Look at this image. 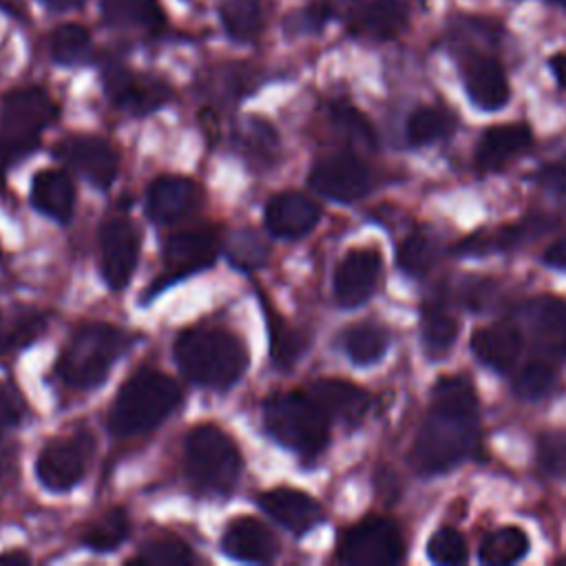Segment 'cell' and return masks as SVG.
<instances>
[{
    "instance_id": "1",
    "label": "cell",
    "mask_w": 566,
    "mask_h": 566,
    "mask_svg": "<svg viewBox=\"0 0 566 566\" xmlns=\"http://www.w3.org/2000/svg\"><path fill=\"white\" fill-rule=\"evenodd\" d=\"M480 438L478 396L464 376H442L431 389V407L411 447L420 475H438L475 453Z\"/></svg>"
},
{
    "instance_id": "2",
    "label": "cell",
    "mask_w": 566,
    "mask_h": 566,
    "mask_svg": "<svg viewBox=\"0 0 566 566\" xmlns=\"http://www.w3.org/2000/svg\"><path fill=\"white\" fill-rule=\"evenodd\" d=\"M179 371L195 385L226 391L248 367L245 345L221 327H190L175 340Z\"/></svg>"
},
{
    "instance_id": "3",
    "label": "cell",
    "mask_w": 566,
    "mask_h": 566,
    "mask_svg": "<svg viewBox=\"0 0 566 566\" xmlns=\"http://www.w3.org/2000/svg\"><path fill=\"white\" fill-rule=\"evenodd\" d=\"M179 385L157 371L139 369L115 396L108 411V427L117 436H137L159 427L181 402Z\"/></svg>"
},
{
    "instance_id": "4",
    "label": "cell",
    "mask_w": 566,
    "mask_h": 566,
    "mask_svg": "<svg viewBox=\"0 0 566 566\" xmlns=\"http://www.w3.org/2000/svg\"><path fill=\"white\" fill-rule=\"evenodd\" d=\"M128 345L130 336L124 329L108 323H86L62 349L55 371L66 387L88 391L106 380Z\"/></svg>"
},
{
    "instance_id": "5",
    "label": "cell",
    "mask_w": 566,
    "mask_h": 566,
    "mask_svg": "<svg viewBox=\"0 0 566 566\" xmlns=\"http://www.w3.org/2000/svg\"><path fill=\"white\" fill-rule=\"evenodd\" d=\"M329 418L305 391L276 394L263 405V424L268 433L285 449L305 460L316 458L329 442Z\"/></svg>"
},
{
    "instance_id": "6",
    "label": "cell",
    "mask_w": 566,
    "mask_h": 566,
    "mask_svg": "<svg viewBox=\"0 0 566 566\" xmlns=\"http://www.w3.org/2000/svg\"><path fill=\"white\" fill-rule=\"evenodd\" d=\"M184 467L201 493H230L241 475V453L232 438L214 424H197L184 440Z\"/></svg>"
},
{
    "instance_id": "7",
    "label": "cell",
    "mask_w": 566,
    "mask_h": 566,
    "mask_svg": "<svg viewBox=\"0 0 566 566\" xmlns=\"http://www.w3.org/2000/svg\"><path fill=\"white\" fill-rule=\"evenodd\" d=\"M57 117V106L46 91L38 86L15 88L4 97L0 117V153L7 161H15L31 153L40 135Z\"/></svg>"
},
{
    "instance_id": "8",
    "label": "cell",
    "mask_w": 566,
    "mask_h": 566,
    "mask_svg": "<svg viewBox=\"0 0 566 566\" xmlns=\"http://www.w3.org/2000/svg\"><path fill=\"white\" fill-rule=\"evenodd\" d=\"M405 555L400 528L387 517H365L338 542V562L347 566H391Z\"/></svg>"
},
{
    "instance_id": "9",
    "label": "cell",
    "mask_w": 566,
    "mask_h": 566,
    "mask_svg": "<svg viewBox=\"0 0 566 566\" xmlns=\"http://www.w3.org/2000/svg\"><path fill=\"white\" fill-rule=\"evenodd\" d=\"M95 451V440L91 431L75 429L69 436L49 440L35 460V473L42 486L62 493L73 489L84 480Z\"/></svg>"
},
{
    "instance_id": "10",
    "label": "cell",
    "mask_w": 566,
    "mask_h": 566,
    "mask_svg": "<svg viewBox=\"0 0 566 566\" xmlns=\"http://www.w3.org/2000/svg\"><path fill=\"white\" fill-rule=\"evenodd\" d=\"M221 250V239L214 230H181L166 239L164 243V274L157 279L155 290L159 292L166 285L177 283L195 272L210 268Z\"/></svg>"
},
{
    "instance_id": "11",
    "label": "cell",
    "mask_w": 566,
    "mask_h": 566,
    "mask_svg": "<svg viewBox=\"0 0 566 566\" xmlns=\"http://www.w3.org/2000/svg\"><path fill=\"white\" fill-rule=\"evenodd\" d=\"M314 192L338 203L363 199L371 188V170L354 153H338L316 161L307 175Z\"/></svg>"
},
{
    "instance_id": "12",
    "label": "cell",
    "mask_w": 566,
    "mask_h": 566,
    "mask_svg": "<svg viewBox=\"0 0 566 566\" xmlns=\"http://www.w3.org/2000/svg\"><path fill=\"white\" fill-rule=\"evenodd\" d=\"M139 232L128 217L113 214L99 230V272L111 290H122L135 274Z\"/></svg>"
},
{
    "instance_id": "13",
    "label": "cell",
    "mask_w": 566,
    "mask_h": 566,
    "mask_svg": "<svg viewBox=\"0 0 566 566\" xmlns=\"http://www.w3.org/2000/svg\"><path fill=\"white\" fill-rule=\"evenodd\" d=\"M53 153L95 188H108L119 172L117 150L95 135H69L57 142Z\"/></svg>"
},
{
    "instance_id": "14",
    "label": "cell",
    "mask_w": 566,
    "mask_h": 566,
    "mask_svg": "<svg viewBox=\"0 0 566 566\" xmlns=\"http://www.w3.org/2000/svg\"><path fill=\"white\" fill-rule=\"evenodd\" d=\"M104 88L117 108L133 115H148L172 97V91L164 80L142 75L124 66H111L104 73Z\"/></svg>"
},
{
    "instance_id": "15",
    "label": "cell",
    "mask_w": 566,
    "mask_h": 566,
    "mask_svg": "<svg viewBox=\"0 0 566 566\" xmlns=\"http://www.w3.org/2000/svg\"><path fill=\"white\" fill-rule=\"evenodd\" d=\"M382 259L374 248L349 250L334 272V296L340 307H358L374 294Z\"/></svg>"
},
{
    "instance_id": "16",
    "label": "cell",
    "mask_w": 566,
    "mask_h": 566,
    "mask_svg": "<svg viewBox=\"0 0 566 566\" xmlns=\"http://www.w3.org/2000/svg\"><path fill=\"white\" fill-rule=\"evenodd\" d=\"M460 77L475 108L500 111L511 97L506 73L493 55L469 53L460 62Z\"/></svg>"
},
{
    "instance_id": "17",
    "label": "cell",
    "mask_w": 566,
    "mask_h": 566,
    "mask_svg": "<svg viewBox=\"0 0 566 566\" xmlns=\"http://www.w3.org/2000/svg\"><path fill=\"white\" fill-rule=\"evenodd\" d=\"M199 203L201 190L188 177L161 175L146 190V214L159 226H170L190 217Z\"/></svg>"
},
{
    "instance_id": "18",
    "label": "cell",
    "mask_w": 566,
    "mask_h": 566,
    "mask_svg": "<svg viewBox=\"0 0 566 566\" xmlns=\"http://www.w3.org/2000/svg\"><path fill=\"white\" fill-rule=\"evenodd\" d=\"M259 506L292 535H305L323 520L321 504L305 491L290 486H276L261 493Z\"/></svg>"
},
{
    "instance_id": "19",
    "label": "cell",
    "mask_w": 566,
    "mask_h": 566,
    "mask_svg": "<svg viewBox=\"0 0 566 566\" xmlns=\"http://www.w3.org/2000/svg\"><path fill=\"white\" fill-rule=\"evenodd\" d=\"M219 546L228 557L250 564H265L279 555L276 535L252 515L234 517L226 526Z\"/></svg>"
},
{
    "instance_id": "20",
    "label": "cell",
    "mask_w": 566,
    "mask_h": 566,
    "mask_svg": "<svg viewBox=\"0 0 566 566\" xmlns=\"http://www.w3.org/2000/svg\"><path fill=\"white\" fill-rule=\"evenodd\" d=\"M321 208L301 192H279L265 206V228L279 239H298L314 230Z\"/></svg>"
},
{
    "instance_id": "21",
    "label": "cell",
    "mask_w": 566,
    "mask_h": 566,
    "mask_svg": "<svg viewBox=\"0 0 566 566\" xmlns=\"http://www.w3.org/2000/svg\"><path fill=\"white\" fill-rule=\"evenodd\" d=\"M307 394L329 420L343 424H358L371 405V396L363 387L340 378H318L307 387Z\"/></svg>"
},
{
    "instance_id": "22",
    "label": "cell",
    "mask_w": 566,
    "mask_h": 566,
    "mask_svg": "<svg viewBox=\"0 0 566 566\" xmlns=\"http://www.w3.org/2000/svg\"><path fill=\"white\" fill-rule=\"evenodd\" d=\"M522 349H524V336L520 327L511 321H500V323L480 327L471 336L473 356L482 365L500 374H506L517 363Z\"/></svg>"
},
{
    "instance_id": "23",
    "label": "cell",
    "mask_w": 566,
    "mask_h": 566,
    "mask_svg": "<svg viewBox=\"0 0 566 566\" xmlns=\"http://www.w3.org/2000/svg\"><path fill=\"white\" fill-rule=\"evenodd\" d=\"M533 146V133L526 124H497L484 130L475 148V168L480 172L502 170L515 157Z\"/></svg>"
},
{
    "instance_id": "24",
    "label": "cell",
    "mask_w": 566,
    "mask_h": 566,
    "mask_svg": "<svg viewBox=\"0 0 566 566\" xmlns=\"http://www.w3.org/2000/svg\"><path fill=\"white\" fill-rule=\"evenodd\" d=\"M409 22L407 0H369L349 18V31L369 40H389Z\"/></svg>"
},
{
    "instance_id": "25",
    "label": "cell",
    "mask_w": 566,
    "mask_h": 566,
    "mask_svg": "<svg viewBox=\"0 0 566 566\" xmlns=\"http://www.w3.org/2000/svg\"><path fill=\"white\" fill-rule=\"evenodd\" d=\"M31 203L38 212L55 221H69L75 210V186L71 177L55 168L38 170L31 181Z\"/></svg>"
},
{
    "instance_id": "26",
    "label": "cell",
    "mask_w": 566,
    "mask_h": 566,
    "mask_svg": "<svg viewBox=\"0 0 566 566\" xmlns=\"http://www.w3.org/2000/svg\"><path fill=\"white\" fill-rule=\"evenodd\" d=\"M526 321L537 343L557 356H566V301L539 296L526 305Z\"/></svg>"
},
{
    "instance_id": "27",
    "label": "cell",
    "mask_w": 566,
    "mask_h": 566,
    "mask_svg": "<svg viewBox=\"0 0 566 566\" xmlns=\"http://www.w3.org/2000/svg\"><path fill=\"white\" fill-rule=\"evenodd\" d=\"M553 221L548 217H528L515 226H506L497 230L495 234H471L462 243L455 245V252L460 254H486L497 250H511L528 239H535L544 234Z\"/></svg>"
},
{
    "instance_id": "28",
    "label": "cell",
    "mask_w": 566,
    "mask_h": 566,
    "mask_svg": "<svg viewBox=\"0 0 566 566\" xmlns=\"http://www.w3.org/2000/svg\"><path fill=\"white\" fill-rule=\"evenodd\" d=\"M104 20L117 29L157 33L166 24V15L157 0H102Z\"/></svg>"
},
{
    "instance_id": "29",
    "label": "cell",
    "mask_w": 566,
    "mask_h": 566,
    "mask_svg": "<svg viewBox=\"0 0 566 566\" xmlns=\"http://www.w3.org/2000/svg\"><path fill=\"white\" fill-rule=\"evenodd\" d=\"M263 307H265V316H268V329H270V354H272V363L279 369H290L296 365V360L303 356L310 338L298 332L296 327L287 325L276 310H272L265 298H263Z\"/></svg>"
},
{
    "instance_id": "30",
    "label": "cell",
    "mask_w": 566,
    "mask_h": 566,
    "mask_svg": "<svg viewBox=\"0 0 566 566\" xmlns=\"http://www.w3.org/2000/svg\"><path fill=\"white\" fill-rule=\"evenodd\" d=\"M130 533V520L124 509H108L95 517L82 533V546L95 553L117 551Z\"/></svg>"
},
{
    "instance_id": "31",
    "label": "cell",
    "mask_w": 566,
    "mask_h": 566,
    "mask_svg": "<svg viewBox=\"0 0 566 566\" xmlns=\"http://www.w3.org/2000/svg\"><path fill=\"white\" fill-rule=\"evenodd\" d=\"M531 548L528 535L520 526H502L491 531L480 544V562L489 566L515 564L526 557Z\"/></svg>"
},
{
    "instance_id": "32",
    "label": "cell",
    "mask_w": 566,
    "mask_h": 566,
    "mask_svg": "<svg viewBox=\"0 0 566 566\" xmlns=\"http://www.w3.org/2000/svg\"><path fill=\"white\" fill-rule=\"evenodd\" d=\"M389 345V334L376 323H360L343 334V347L354 365L378 363Z\"/></svg>"
},
{
    "instance_id": "33",
    "label": "cell",
    "mask_w": 566,
    "mask_h": 566,
    "mask_svg": "<svg viewBox=\"0 0 566 566\" xmlns=\"http://www.w3.org/2000/svg\"><path fill=\"white\" fill-rule=\"evenodd\" d=\"M455 128V119L449 111L436 106H420L407 117L405 135L411 146H427L444 139Z\"/></svg>"
},
{
    "instance_id": "34",
    "label": "cell",
    "mask_w": 566,
    "mask_h": 566,
    "mask_svg": "<svg viewBox=\"0 0 566 566\" xmlns=\"http://www.w3.org/2000/svg\"><path fill=\"white\" fill-rule=\"evenodd\" d=\"M422 345L431 356H444L449 347L455 343V336L460 332V323L453 314H449L442 305L429 303L422 307Z\"/></svg>"
},
{
    "instance_id": "35",
    "label": "cell",
    "mask_w": 566,
    "mask_h": 566,
    "mask_svg": "<svg viewBox=\"0 0 566 566\" xmlns=\"http://www.w3.org/2000/svg\"><path fill=\"white\" fill-rule=\"evenodd\" d=\"M44 327L46 318L38 310H20L11 316L0 312V356L33 343Z\"/></svg>"
},
{
    "instance_id": "36",
    "label": "cell",
    "mask_w": 566,
    "mask_h": 566,
    "mask_svg": "<svg viewBox=\"0 0 566 566\" xmlns=\"http://www.w3.org/2000/svg\"><path fill=\"white\" fill-rule=\"evenodd\" d=\"M219 15L226 31L241 42L256 38L263 27V11L259 0H223Z\"/></svg>"
},
{
    "instance_id": "37",
    "label": "cell",
    "mask_w": 566,
    "mask_h": 566,
    "mask_svg": "<svg viewBox=\"0 0 566 566\" xmlns=\"http://www.w3.org/2000/svg\"><path fill=\"white\" fill-rule=\"evenodd\" d=\"M49 53L57 64L84 62L91 53V33L82 24H60L49 35Z\"/></svg>"
},
{
    "instance_id": "38",
    "label": "cell",
    "mask_w": 566,
    "mask_h": 566,
    "mask_svg": "<svg viewBox=\"0 0 566 566\" xmlns=\"http://www.w3.org/2000/svg\"><path fill=\"white\" fill-rule=\"evenodd\" d=\"M130 564H150V566H172L195 562V553L186 542L175 535H164L146 542L137 555L128 559Z\"/></svg>"
},
{
    "instance_id": "39",
    "label": "cell",
    "mask_w": 566,
    "mask_h": 566,
    "mask_svg": "<svg viewBox=\"0 0 566 566\" xmlns=\"http://www.w3.org/2000/svg\"><path fill=\"white\" fill-rule=\"evenodd\" d=\"M557 382V371L551 363L535 358L520 367L513 380V391L524 400H539L553 391Z\"/></svg>"
},
{
    "instance_id": "40",
    "label": "cell",
    "mask_w": 566,
    "mask_h": 566,
    "mask_svg": "<svg viewBox=\"0 0 566 566\" xmlns=\"http://www.w3.org/2000/svg\"><path fill=\"white\" fill-rule=\"evenodd\" d=\"M239 144L243 153L256 161V166L270 164L276 157V146H279L276 130L268 122L248 119V124L239 135Z\"/></svg>"
},
{
    "instance_id": "41",
    "label": "cell",
    "mask_w": 566,
    "mask_h": 566,
    "mask_svg": "<svg viewBox=\"0 0 566 566\" xmlns=\"http://www.w3.org/2000/svg\"><path fill=\"white\" fill-rule=\"evenodd\" d=\"M427 555L431 562L442 564V566H458L469 559V548L467 539L462 537L460 531L451 526H440L431 533L427 542Z\"/></svg>"
},
{
    "instance_id": "42",
    "label": "cell",
    "mask_w": 566,
    "mask_h": 566,
    "mask_svg": "<svg viewBox=\"0 0 566 566\" xmlns=\"http://www.w3.org/2000/svg\"><path fill=\"white\" fill-rule=\"evenodd\" d=\"M535 458L544 475L566 480V431H544L537 438Z\"/></svg>"
},
{
    "instance_id": "43",
    "label": "cell",
    "mask_w": 566,
    "mask_h": 566,
    "mask_svg": "<svg viewBox=\"0 0 566 566\" xmlns=\"http://www.w3.org/2000/svg\"><path fill=\"white\" fill-rule=\"evenodd\" d=\"M433 259H436L433 243L420 232L409 234L398 248V265L409 276H424L433 265Z\"/></svg>"
},
{
    "instance_id": "44",
    "label": "cell",
    "mask_w": 566,
    "mask_h": 566,
    "mask_svg": "<svg viewBox=\"0 0 566 566\" xmlns=\"http://www.w3.org/2000/svg\"><path fill=\"white\" fill-rule=\"evenodd\" d=\"M329 117H332V124H334L343 135H347L352 142L363 144V146H374V144H376V135H374L371 124H369V122L365 119V115H363L360 111H356L352 104H345V102L332 104Z\"/></svg>"
},
{
    "instance_id": "45",
    "label": "cell",
    "mask_w": 566,
    "mask_h": 566,
    "mask_svg": "<svg viewBox=\"0 0 566 566\" xmlns=\"http://www.w3.org/2000/svg\"><path fill=\"white\" fill-rule=\"evenodd\" d=\"M228 254L237 268H259L268 259V252L261 245V241L248 232L237 234L230 241Z\"/></svg>"
},
{
    "instance_id": "46",
    "label": "cell",
    "mask_w": 566,
    "mask_h": 566,
    "mask_svg": "<svg viewBox=\"0 0 566 566\" xmlns=\"http://www.w3.org/2000/svg\"><path fill=\"white\" fill-rule=\"evenodd\" d=\"M20 418H22V411H20L18 398L9 387L0 385V438L7 436L13 427H18Z\"/></svg>"
},
{
    "instance_id": "47",
    "label": "cell",
    "mask_w": 566,
    "mask_h": 566,
    "mask_svg": "<svg viewBox=\"0 0 566 566\" xmlns=\"http://www.w3.org/2000/svg\"><path fill=\"white\" fill-rule=\"evenodd\" d=\"M533 181L551 195H566V166L551 164L533 175Z\"/></svg>"
},
{
    "instance_id": "48",
    "label": "cell",
    "mask_w": 566,
    "mask_h": 566,
    "mask_svg": "<svg viewBox=\"0 0 566 566\" xmlns=\"http://www.w3.org/2000/svg\"><path fill=\"white\" fill-rule=\"evenodd\" d=\"M544 263L555 268V270H566V239L555 241L546 252H544Z\"/></svg>"
},
{
    "instance_id": "49",
    "label": "cell",
    "mask_w": 566,
    "mask_h": 566,
    "mask_svg": "<svg viewBox=\"0 0 566 566\" xmlns=\"http://www.w3.org/2000/svg\"><path fill=\"white\" fill-rule=\"evenodd\" d=\"M548 69L553 73V77L557 80V84L562 88H566V53H555L548 57Z\"/></svg>"
},
{
    "instance_id": "50",
    "label": "cell",
    "mask_w": 566,
    "mask_h": 566,
    "mask_svg": "<svg viewBox=\"0 0 566 566\" xmlns=\"http://www.w3.org/2000/svg\"><path fill=\"white\" fill-rule=\"evenodd\" d=\"M31 557L22 551H13V553H2L0 555V564H29Z\"/></svg>"
},
{
    "instance_id": "51",
    "label": "cell",
    "mask_w": 566,
    "mask_h": 566,
    "mask_svg": "<svg viewBox=\"0 0 566 566\" xmlns=\"http://www.w3.org/2000/svg\"><path fill=\"white\" fill-rule=\"evenodd\" d=\"M42 2L55 11H69V9L80 7L84 0H42Z\"/></svg>"
},
{
    "instance_id": "52",
    "label": "cell",
    "mask_w": 566,
    "mask_h": 566,
    "mask_svg": "<svg viewBox=\"0 0 566 566\" xmlns=\"http://www.w3.org/2000/svg\"><path fill=\"white\" fill-rule=\"evenodd\" d=\"M555 2H557L559 7H564V9H566V0H555Z\"/></svg>"
},
{
    "instance_id": "53",
    "label": "cell",
    "mask_w": 566,
    "mask_h": 566,
    "mask_svg": "<svg viewBox=\"0 0 566 566\" xmlns=\"http://www.w3.org/2000/svg\"><path fill=\"white\" fill-rule=\"evenodd\" d=\"M0 188H2V170H0Z\"/></svg>"
}]
</instances>
